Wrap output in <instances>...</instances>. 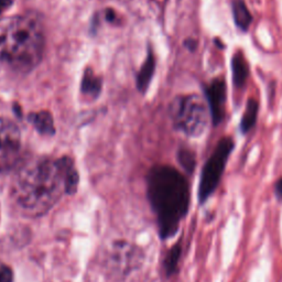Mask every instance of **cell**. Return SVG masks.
<instances>
[{"mask_svg":"<svg viewBox=\"0 0 282 282\" xmlns=\"http://www.w3.org/2000/svg\"><path fill=\"white\" fill-rule=\"evenodd\" d=\"M78 186V173L72 159L41 158L19 169L13 180L12 195L30 216L49 212L64 194L72 195Z\"/></svg>","mask_w":282,"mask_h":282,"instance_id":"1","label":"cell"},{"mask_svg":"<svg viewBox=\"0 0 282 282\" xmlns=\"http://www.w3.org/2000/svg\"><path fill=\"white\" fill-rule=\"evenodd\" d=\"M147 193L157 215L160 236L162 239L174 236L190 206V186L185 177L170 165L154 166L147 177Z\"/></svg>","mask_w":282,"mask_h":282,"instance_id":"2","label":"cell"},{"mask_svg":"<svg viewBox=\"0 0 282 282\" xmlns=\"http://www.w3.org/2000/svg\"><path fill=\"white\" fill-rule=\"evenodd\" d=\"M44 31L32 15L0 18V60L20 72L40 63L44 52Z\"/></svg>","mask_w":282,"mask_h":282,"instance_id":"3","label":"cell"},{"mask_svg":"<svg viewBox=\"0 0 282 282\" xmlns=\"http://www.w3.org/2000/svg\"><path fill=\"white\" fill-rule=\"evenodd\" d=\"M170 116L174 127L189 137L202 135L209 122L203 99L193 94L174 98L170 105Z\"/></svg>","mask_w":282,"mask_h":282,"instance_id":"4","label":"cell"},{"mask_svg":"<svg viewBox=\"0 0 282 282\" xmlns=\"http://www.w3.org/2000/svg\"><path fill=\"white\" fill-rule=\"evenodd\" d=\"M234 140L231 137H225L217 144L214 152L202 170L199 186L200 203H204L217 189L223 176L228 158L234 149Z\"/></svg>","mask_w":282,"mask_h":282,"instance_id":"5","label":"cell"},{"mask_svg":"<svg viewBox=\"0 0 282 282\" xmlns=\"http://www.w3.org/2000/svg\"><path fill=\"white\" fill-rule=\"evenodd\" d=\"M21 151V135L11 120L0 118V173H6L17 165Z\"/></svg>","mask_w":282,"mask_h":282,"instance_id":"6","label":"cell"},{"mask_svg":"<svg viewBox=\"0 0 282 282\" xmlns=\"http://www.w3.org/2000/svg\"><path fill=\"white\" fill-rule=\"evenodd\" d=\"M205 96L209 103L212 123L218 126L225 118L226 83L223 78H215L205 87Z\"/></svg>","mask_w":282,"mask_h":282,"instance_id":"7","label":"cell"},{"mask_svg":"<svg viewBox=\"0 0 282 282\" xmlns=\"http://www.w3.org/2000/svg\"><path fill=\"white\" fill-rule=\"evenodd\" d=\"M232 73L234 86L238 89L244 87L249 75V66L241 51H237L232 58Z\"/></svg>","mask_w":282,"mask_h":282,"instance_id":"8","label":"cell"},{"mask_svg":"<svg viewBox=\"0 0 282 282\" xmlns=\"http://www.w3.org/2000/svg\"><path fill=\"white\" fill-rule=\"evenodd\" d=\"M154 71H156V58H154L152 51L149 50L146 61L143 65V68L140 69L137 76V86L139 91L145 92L148 89V86H149L150 80L154 74Z\"/></svg>","mask_w":282,"mask_h":282,"instance_id":"9","label":"cell"},{"mask_svg":"<svg viewBox=\"0 0 282 282\" xmlns=\"http://www.w3.org/2000/svg\"><path fill=\"white\" fill-rule=\"evenodd\" d=\"M80 91L85 96L90 98H96L102 91V79H100L93 70L87 69L83 75Z\"/></svg>","mask_w":282,"mask_h":282,"instance_id":"10","label":"cell"},{"mask_svg":"<svg viewBox=\"0 0 282 282\" xmlns=\"http://www.w3.org/2000/svg\"><path fill=\"white\" fill-rule=\"evenodd\" d=\"M233 17L235 24L241 31H247L252 22V16L243 0H235L233 3Z\"/></svg>","mask_w":282,"mask_h":282,"instance_id":"11","label":"cell"},{"mask_svg":"<svg viewBox=\"0 0 282 282\" xmlns=\"http://www.w3.org/2000/svg\"><path fill=\"white\" fill-rule=\"evenodd\" d=\"M29 122L42 135H52L54 133V124L51 114L48 111L33 112L29 115Z\"/></svg>","mask_w":282,"mask_h":282,"instance_id":"12","label":"cell"},{"mask_svg":"<svg viewBox=\"0 0 282 282\" xmlns=\"http://www.w3.org/2000/svg\"><path fill=\"white\" fill-rule=\"evenodd\" d=\"M258 110H259L258 102L256 99L250 98L247 102L245 111L243 114V117H241V122H240V126H239L241 132L246 133L253 128V126L257 123Z\"/></svg>","mask_w":282,"mask_h":282,"instance_id":"13","label":"cell"},{"mask_svg":"<svg viewBox=\"0 0 282 282\" xmlns=\"http://www.w3.org/2000/svg\"><path fill=\"white\" fill-rule=\"evenodd\" d=\"M181 257V246L180 244L174 245L167 252L164 260V269L167 276H171L177 270L179 260Z\"/></svg>","mask_w":282,"mask_h":282,"instance_id":"14","label":"cell"},{"mask_svg":"<svg viewBox=\"0 0 282 282\" xmlns=\"http://www.w3.org/2000/svg\"><path fill=\"white\" fill-rule=\"evenodd\" d=\"M180 164L184 167V170L192 173L195 169V154L187 149H181L178 153Z\"/></svg>","mask_w":282,"mask_h":282,"instance_id":"15","label":"cell"},{"mask_svg":"<svg viewBox=\"0 0 282 282\" xmlns=\"http://www.w3.org/2000/svg\"><path fill=\"white\" fill-rule=\"evenodd\" d=\"M0 282H13L11 268L5 264H0Z\"/></svg>","mask_w":282,"mask_h":282,"instance_id":"16","label":"cell"},{"mask_svg":"<svg viewBox=\"0 0 282 282\" xmlns=\"http://www.w3.org/2000/svg\"><path fill=\"white\" fill-rule=\"evenodd\" d=\"M274 193H276V196L282 201V178L277 181L276 185H274Z\"/></svg>","mask_w":282,"mask_h":282,"instance_id":"17","label":"cell"},{"mask_svg":"<svg viewBox=\"0 0 282 282\" xmlns=\"http://www.w3.org/2000/svg\"><path fill=\"white\" fill-rule=\"evenodd\" d=\"M12 5V0H0V15Z\"/></svg>","mask_w":282,"mask_h":282,"instance_id":"18","label":"cell"}]
</instances>
